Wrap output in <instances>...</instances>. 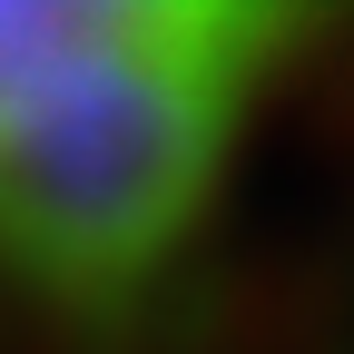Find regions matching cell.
<instances>
[{
	"instance_id": "1",
	"label": "cell",
	"mask_w": 354,
	"mask_h": 354,
	"mask_svg": "<svg viewBox=\"0 0 354 354\" xmlns=\"http://www.w3.org/2000/svg\"><path fill=\"white\" fill-rule=\"evenodd\" d=\"M315 50L286 0H0V315L148 344L236 236Z\"/></svg>"
}]
</instances>
